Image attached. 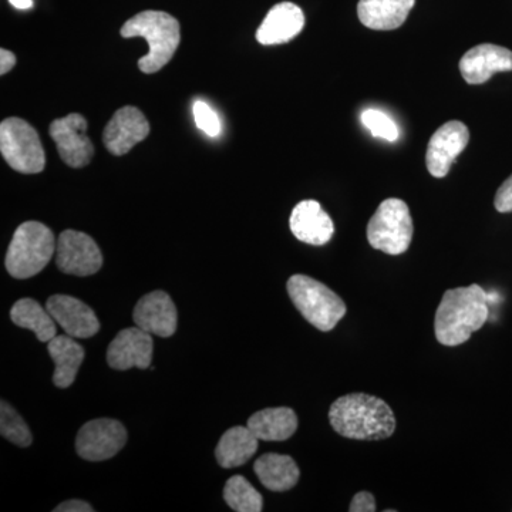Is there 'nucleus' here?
<instances>
[{"label":"nucleus","mask_w":512,"mask_h":512,"mask_svg":"<svg viewBox=\"0 0 512 512\" xmlns=\"http://www.w3.org/2000/svg\"><path fill=\"white\" fill-rule=\"evenodd\" d=\"M49 133L55 140L60 158L69 167L83 168L90 164L94 147L87 137V120L82 114L73 113L53 121Z\"/></svg>","instance_id":"9d476101"},{"label":"nucleus","mask_w":512,"mask_h":512,"mask_svg":"<svg viewBox=\"0 0 512 512\" xmlns=\"http://www.w3.org/2000/svg\"><path fill=\"white\" fill-rule=\"evenodd\" d=\"M55 512H93L92 505L80 500H70L53 510Z\"/></svg>","instance_id":"7c9ffc66"},{"label":"nucleus","mask_w":512,"mask_h":512,"mask_svg":"<svg viewBox=\"0 0 512 512\" xmlns=\"http://www.w3.org/2000/svg\"><path fill=\"white\" fill-rule=\"evenodd\" d=\"M254 470L261 484L275 493L291 490L301 477L295 460L284 454H264L255 461Z\"/></svg>","instance_id":"aec40b11"},{"label":"nucleus","mask_w":512,"mask_h":512,"mask_svg":"<svg viewBox=\"0 0 512 512\" xmlns=\"http://www.w3.org/2000/svg\"><path fill=\"white\" fill-rule=\"evenodd\" d=\"M350 512H375L376 500L372 493L360 491L353 497L352 503L349 505Z\"/></svg>","instance_id":"c756f323"},{"label":"nucleus","mask_w":512,"mask_h":512,"mask_svg":"<svg viewBox=\"0 0 512 512\" xmlns=\"http://www.w3.org/2000/svg\"><path fill=\"white\" fill-rule=\"evenodd\" d=\"M512 52L503 46L478 45L461 57V76L468 84H483L495 73L511 72Z\"/></svg>","instance_id":"dca6fc26"},{"label":"nucleus","mask_w":512,"mask_h":512,"mask_svg":"<svg viewBox=\"0 0 512 512\" xmlns=\"http://www.w3.org/2000/svg\"><path fill=\"white\" fill-rule=\"evenodd\" d=\"M10 319L19 328L35 332L40 342L49 343L56 335V320L47 309H43L35 299H20L10 311Z\"/></svg>","instance_id":"b1692460"},{"label":"nucleus","mask_w":512,"mask_h":512,"mask_svg":"<svg viewBox=\"0 0 512 512\" xmlns=\"http://www.w3.org/2000/svg\"><path fill=\"white\" fill-rule=\"evenodd\" d=\"M0 151L18 173L37 174L45 170L46 156L39 134L19 117H10L0 124Z\"/></svg>","instance_id":"0eeeda50"},{"label":"nucleus","mask_w":512,"mask_h":512,"mask_svg":"<svg viewBox=\"0 0 512 512\" xmlns=\"http://www.w3.org/2000/svg\"><path fill=\"white\" fill-rule=\"evenodd\" d=\"M16 64V56L13 55L9 50L2 49L0 50V74L5 76L6 73H9L10 70L15 67Z\"/></svg>","instance_id":"2f4dec72"},{"label":"nucleus","mask_w":512,"mask_h":512,"mask_svg":"<svg viewBox=\"0 0 512 512\" xmlns=\"http://www.w3.org/2000/svg\"><path fill=\"white\" fill-rule=\"evenodd\" d=\"M286 289L295 308L320 332L335 329L348 312L338 293L311 276H291Z\"/></svg>","instance_id":"39448f33"},{"label":"nucleus","mask_w":512,"mask_h":512,"mask_svg":"<svg viewBox=\"0 0 512 512\" xmlns=\"http://www.w3.org/2000/svg\"><path fill=\"white\" fill-rule=\"evenodd\" d=\"M363 126L370 131L373 137L393 143L399 138V128L386 113L376 109L365 110L360 116Z\"/></svg>","instance_id":"bb28decb"},{"label":"nucleus","mask_w":512,"mask_h":512,"mask_svg":"<svg viewBox=\"0 0 512 512\" xmlns=\"http://www.w3.org/2000/svg\"><path fill=\"white\" fill-rule=\"evenodd\" d=\"M258 437L249 427L235 426L222 434L215 456L222 468L244 466L258 451Z\"/></svg>","instance_id":"5701e85b"},{"label":"nucleus","mask_w":512,"mask_h":512,"mask_svg":"<svg viewBox=\"0 0 512 512\" xmlns=\"http://www.w3.org/2000/svg\"><path fill=\"white\" fill-rule=\"evenodd\" d=\"M289 227L292 234L301 242L315 247L328 244L335 234V225L328 212L315 200L299 202L293 208Z\"/></svg>","instance_id":"f3484780"},{"label":"nucleus","mask_w":512,"mask_h":512,"mask_svg":"<svg viewBox=\"0 0 512 512\" xmlns=\"http://www.w3.org/2000/svg\"><path fill=\"white\" fill-rule=\"evenodd\" d=\"M127 431L120 421L97 419L84 424L77 433L76 450L87 461H106L126 446Z\"/></svg>","instance_id":"1a4fd4ad"},{"label":"nucleus","mask_w":512,"mask_h":512,"mask_svg":"<svg viewBox=\"0 0 512 512\" xmlns=\"http://www.w3.org/2000/svg\"><path fill=\"white\" fill-rule=\"evenodd\" d=\"M138 328L160 338H171L177 330L178 313L168 293L154 291L137 302L133 313Z\"/></svg>","instance_id":"2eb2a0df"},{"label":"nucleus","mask_w":512,"mask_h":512,"mask_svg":"<svg viewBox=\"0 0 512 512\" xmlns=\"http://www.w3.org/2000/svg\"><path fill=\"white\" fill-rule=\"evenodd\" d=\"M329 421L336 433L350 440H386L396 431V417L389 404L366 393L339 397L330 406Z\"/></svg>","instance_id":"f257e3e1"},{"label":"nucleus","mask_w":512,"mask_h":512,"mask_svg":"<svg viewBox=\"0 0 512 512\" xmlns=\"http://www.w3.org/2000/svg\"><path fill=\"white\" fill-rule=\"evenodd\" d=\"M224 500L237 512H261L264 507L262 495L242 476L229 478L224 488Z\"/></svg>","instance_id":"393cba45"},{"label":"nucleus","mask_w":512,"mask_h":512,"mask_svg":"<svg viewBox=\"0 0 512 512\" xmlns=\"http://www.w3.org/2000/svg\"><path fill=\"white\" fill-rule=\"evenodd\" d=\"M305 28V15L298 5L282 2L269 10L256 32V40L264 46L291 42Z\"/></svg>","instance_id":"a211bd4d"},{"label":"nucleus","mask_w":512,"mask_h":512,"mask_svg":"<svg viewBox=\"0 0 512 512\" xmlns=\"http://www.w3.org/2000/svg\"><path fill=\"white\" fill-rule=\"evenodd\" d=\"M488 316V293L480 285L448 289L434 319L436 339L448 348L463 345L474 332L483 328Z\"/></svg>","instance_id":"f03ea898"},{"label":"nucleus","mask_w":512,"mask_h":512,"mask_svg":"<svg viewBox=\"0 0 512 512\" xmlns=\"http://www.w3.org/2000/svg\"><path fill=\"white\" fill-rule=\"evenodd\" d=\"M56 265L63 274L90 276L100 271L103 255L92 237L67 229L57 241Z\"/></svg>","instance_id":"6e6552de"},{"label":"nucleus","mask_w":512,"mask_h":512,"mask_svg":"<svg viewBox=\"0 0 512 512\" xmlns=\"http://www.w3.org/2000/svg\"><path fill=\"white\" fill-rule=\"evenodd\" d=\"M49 355L55 362V375L53 383L60 389H67L76 380L77 372L84 360V349L82 345L72 336H55L47 345Z\"/></svg>","instance_id":"412c9836"},{"label":"nucleus","mask_w":512,"mask_h":512,"mask_svg":"<svg viewBox=\"0 0 512 512\" xmlns=\"http://www.w3.org/2000/svg\"><path fill=\"white\" fill-rule=\"evenodd\" d=\"M416 0H360L357 16L366 28L394 30L409 18Z\"/></svg>","instance_id":"6ab92c4d"},{"label":"nucleus","mask_w":512,"mask_h":512,"mask_svg":"<svg viewBox=\"0 0 512 512\" xmlns=\"http://www.w3.org/2000/svg\"><path fill=\"white\" fill-rule=\"evenodd\" d=\"M470 133L461 121H448L431 137L427 146L426 165L434 178H444L454 160L467 147Z\"/></svg>","instance_id":"9b49d317"},{"label":"nucleus","mask_w":512,"mask_h":512,"mask_svg":"<svg viewBox=\"0 0 512 512\" xmlns=\"http://www.w3.org/2000/svg\"><path fill=\"white\" fill-rule=\"evenodd\" d=\"M46 309L57 325L74 339H89L97 335L100 322L96 313L86 303L67 295H55L47 299Z\"/></svg>","instance_id":"4468645a"},{"label":"nucleus","mask_w":512,"mask_h":512,"mask_svg":"<svg viewBox=\"0 0 512 512\" xmlns=\"http://www.w3.org/2000/svg\"><path fill=\"white\" fill-rule=\"evenodd\" d=\"M495 210L501 214L512 212V175L498 188L494 200Z\"/></svg>","instance_id":"c85d7f7f"},{"label":"nucleus","mask_w":512,"mask_h":512,"mask_svg":"<svg viewBox=\"0 0 512 512\" xmlns=\"http://www.w3.org/2000/svg\"><path fill=\"white\" fill-rule=\"evenodd\" d=\"M150 123L137 107L126 106L114 113L104 128V146L113 156H124L131 148L146 140Z\"/></svg>","instance_id":"ddd939ff"},{"label":"nucleus","mask_w":512,"mask_h":512,"mask_svg":"<svg viewBox=\"0 0 512 512\" xmlns=\"http://www.w3.org/2000/svg\"><path fill=\"white\" fill-rule=\"evenodd\" d=\"M153 335L146 330L128 328L121 330L107 349V363L114 370H130L133 367L148 369L153 360Z\"/></svg>","instance_id":"f8f14e48"},{"label":"nucleus","mask_w":512,"mask_h":512,"mask_svg":"<svg viewBox=\"0 0 512 512\" xmlns=\"http://www.w3.org/2000/svg\"><path fill=\"white\" fill-rule=\"evenodd\" d=\"M248 427L259 440L285 441L298 429V416L289 407H271L252 414Z\"/></svg>","instance_id":"4be33fe9"},{"label":"nucleus","mask_w":512,"mask_h":512,"mask_svg":"<svg viewBox=\"0 0 512 512\" xmlns=\"http://www.w3.org/2000/svg\"><path fill=\"white\" fill-rule=\"evenodd\" d=\"M56 247L52 229L42 222H23L10 242L5 259L6 269L13 278H32L46 268Z\"/></svg>","instance_id":"20e7f679"},{"label":"nucleus","mask_w":512,"mask_h":512,"mask_svg":"<svg viewBox=\"0 0 512 512\" xmlns=\"http://www.w3.org/2000/svg\"><path fill=\"white\" fill-rule=\"evenodd\" d=\"M195 123L198 128L204 131L207 136L218 137L221 134V120L214 109H211L205 101H195L194 107Z\"/></svg>","instance_id":"cd10ccee"},{"label":"nucleus","mask_w":512,"mask_h":512,"mask_svg":"<svg viewBox=\"0 0 512 512\" xmlns=\"http://www.w3.org/2000/svg\"><path fill=\"white\" fill-rule=\"evenodd\" d=\"M413 220L409 205L399 198H389L379 205L367 224V241L372 248L387 255H402L413 239Z\"/></svg>","instance_id":"423d86ee"},{"label":"nucleus","mask_w":512,"mask_h":512,"mask_svg":"<svg viewBox=\"0 0 512 512\" xmlns=\"http://www.w3.org/2000/svg\"><path fill=\"white\" fill-rule=\"evenodd\" d=\"M124 39L143 37L150 50L138 60L141 72L153 74L160 72L165 64L170 63L180 46V23L168 13L160 10H144L124 23L121 28Z\"/></svg>","instance_id":"7ed1b4c3"},{"label":"nucleus","mask_w":512,"mask_h":512,"mask_svg":"<svg viewBox=\"0 0 512 512\" xmlns=\"http://www.w3.org/2000/svg\"><path fill=\"white\" fill-rule=\"evenodd\" d=\"M0 433L15 446L25 448L32 444V433H30L28 424L6 402L0 404Z\"/></svg>","instance_id":"a878e982"},{"label":"nucleus","mask_w":512,"mask_h":512,"mask_svg":"<svg viewBox=\"0 0 512 512\" xmlns=\"http://www.w3.org/2000/svg\"><path fill=\"white\" fill-rule=\"evenodd\" d=\"M13 8L28 10L33 8V0H9Z\"/></svg>","instance_id":"473e14b6"}]
</instances>
